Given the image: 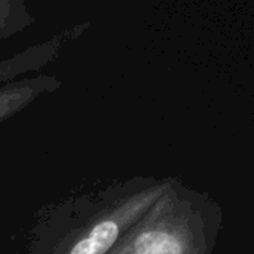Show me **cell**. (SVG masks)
I'll return each instance as SVG.
<instances>
[{
  "mask_svg": "<svg viewBox=\"0 0 254 254\" xmlns=\"http://www.w3.org/2000/svg\"><path fill=\"white\" fill-rule=\"evenodd\" d=\"M173 176H134L51 205L25 254H109L165 193Z\"/></svg>",
  "mask_w": 254,
  "mask_h": 254,
  "instance_id": "1",
  "label": "cell"
},
{
  "mask_svg": "<svg viewBox=\"0 0 254 254\" xmlns=\"http://www.w3.org/2000/svg\"><path fill=\"white\" fill-rule=\"evenodd\" d=\"M222 229L220 202L173 176L165 193L109 254H214Z\"/></svg>",
  "mask_w": 254,
  "mask_h": 254,
  "instance_id": "2",
  "label": "cell"
},
{
  "mask_svg": "<svg viewBox=\"0 0 254 254\" xmlns=\"http://www.w3.org/2000/svg\"><path fill=\"white\" fill-rule=\"evenodd\" d=\"M88 28L89 22L74 24L40 43L31 45L9 58L0 60V85L13 79H19L25 73L39 71L48 64L57 61L63 48L83 36Z\"/></svg>",
  "mask_w": 254,
  "mask_h": 254,
  "instance_id": "3",
  "label": "cell"
},
{
  "mask_svg": "<svg viewBox=\"0 0 254 254\" xmlns=\"http://www.w3.org/2000/svg\"><path fill=\"white\" fill-rule=\"evenodd\" d=\"M61 86L63 82L48 73L19 77L0 85V124L12 119L43 95L54 94Z\"/></svg>",
  "mask_w": 254,
  "mask_h": 254,
  "instance_id": "4",
  "label": "cell"
},
{
  "mask_svg": "<svg viewBox=\"0 0 254 254\" xmlns=\"http://www.w3.org/2000/svg\"><path fill=\"white\" fill-rule=\"evenodd\" d=\"M36 22L24 0H0V40L10 39Z\"/></svg>",
  "mask_w": 254,
  "mask_h": 254,
  "instance_id": "5",
  "label": "cell"
}]
</instances>
